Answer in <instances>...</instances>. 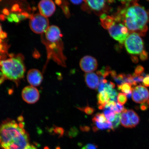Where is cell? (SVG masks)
I'll return each mask as SVG.
<instances>
[{"label": "cell", "mask_w": 149, "mask_h": 149, "mask_svg": "<svg viewBox=\"0 0 149 149\" xmlns=\"http://www.w3.org/2000/svg\"><path fill=\"white\" fill-rule=\"evenodd\" d=\"M7 37V34L6 33L3 32L2 31L0 33V39H4L6 38Z\"/></svg>", "instance_id": "39"}, {"label": "cell", "mask_w": 149, "mask_h": 149, "mask_svg": "<svg viewBox=\"0 0 149 149\" xmlns=\"http://www.w3.org/2000/svg\"><path fill=\"white\" fill-rule=\"evenodd\" d=\"M1 31H2L1 28V25H0V33H1Z\"/></svg>", "instance_id": "47"}, {"label": "cell", "mask_w": 149, "mask_h": 149, "mask_svg": "<svg viewBox=\"0 0 149 149\" xmlns=\"http://www.w3.org/2000/svg\"><path fill=\"white\" fill-rule=\"evenodd\" d=\"M70 1L74 4L79 5L81 4L83 1Z\"/></svg>", "instance_id": "40"}, {"label": "cell", "mask_w": 149, "mask_h": 149, "mask_svg": "<svg viewBox=\"0 0 149 149\" xmlns=\"http://www.w3.org/2000/svg\"><path fill=\"white\" fill-rule=\"evenodd\" d=\"M24 149H37L36 147L33 145H28Z\"/></svg>", "instance_id": "41"}, {"label": "cell", "mask_w": 149, "mask_h": 149, "mask_svg": "<svg viewBox=\"0 0 149 149\" xmlns=\"http://www.w3.org/2000/svg\"><path fill=\"white\" fill-rule=\"evenodd\" d=\"M27 79L28 82L31 86H38L42 82L43 76L40 71L33 69L29 70L28 72Z\"/></svg>", "instance_id": "12"}, {"label": "cell", "mask_w": 149, "mask_h": 149, "mask_svg": "<svg viewBox=\"0 0 149 149\" xmlns=\"http://www.w3.org/2000/svg\"><path fill=\"white\" fill-rule=\"evenodd\" d=\"M61 33H56L47 35L44 40V43L47 48L48 58H52L58 64L66 66V57L63 51L64 44L61 40Z\"/></svg>", "instance_id": "5"}, {"label": "cell", "mask_w": 149, "mask_h": 149, "mask_svg": "<svg viewBox=\"0 0 149 149\" xmlns=\"http://www.w3.org/2000/svg\"><path fill=\"white\" fill-rule=\"evenodd\" d=\"M109 95L110 99H111V100L115 102L117 101V96H118V93L115 89H113L111 91V92L109 94Z\"/></svg>", "instance_id": "27"}, {"label": "cell", "mask_w": 149, "mask_h": 149, "mask_svg": "<svg viewBox=\"0 0 149 149\" xmlns=\"http://www.w3.org/2000/svg\"><path fill=\"white\" fill-rule=\"evenodd\" d=\"M3 14H4L5 15H7L8 16L9 15V11L7 9H3Z\"/></svg>", "instance_id": "42"}, {"label": "cell", "mask_w": 149, "mask_h": 149, "mask_svg": "<svg viewBox=\"0 0 149 149\" xmlns=\"http://www.w3.org/2000/svg\"><path fill=\"white\" fill-rule=\"evenodd\" d=\"M80 128L82 131L84 132H88L90 130V127L86 126H81L80 127Z\"/></svg>", "instance_id": "37"}, {"label": "cell", "mask_w": 149, "mask_h": 149, "mask_svg": "<svg viewBox=\"0 0 149 149\" xmlns=\"http://www.w3.org/2000/svg\"><path fill=\"white\" fill-rule=\"evenodd\" d=\"M132 76L134 81L137 84L142 82L144 78L142 76L137 75L135 73L132 74Z\"/></svg>", "instance_id": "29"}, {"label": "cell", "mask_w": 149, "mask_h": 149, "mask_svg": "<svg viewBox=\"0 0 149 149\" xmlns=\"http://www.w3.org/2000/svg\"><path fill=\"white\" fill-rule=\"evenodd\" d=\"M55 3L57 5H60L61 4V1H56Z\"/></svg>", "instance_id": "44"}, {"label": "cell", "mask_w": 149, "mask_h": 149, "mask_svg": "<svg viewBox=\"0 0 149 149\" xmlns=\"http://www.w3.org/2000/svg\"><path fill=\"white\" fill-rule=\"evenodd\" d=\"M109 100V95L106 91L99 93L97 95L98 109L100 110L104 109L106 105L110 101Z\"/></svg>", "instance_id": "14"}, {"label": "cell", "mask_w": 149, "mask_h": 149, "mask_svg": "<svg viewBox=\"0 0 149 149\" xmlns=\"http://www.w3.org/2000/svg\"><path fill=\"white\" fill-rule=\"evenodd\" d=\"M45 149H49V148H48V147H46V148H45Z\"/></svg>", "instance_id": "48"}, {"label": "cell", "mask_w": 149, "mask_h": 149, "mask_svg": "<svg viewBox=\"0 0 149 149\" xmlns=\"http://www.w3.org/2000/svg\"><path fill=\"white\" fill-rule=\"evenodd\" d=\"M144 68L141 65H139L136 68L135 70V74L137 75L141 76L144 71Z\"/></svg>", "instance_id": "30"}, {"label": "cell", "mask_w": 149, "mask_h": 149, "mask_svg": "<svg viewBox=\"0 0 149 149\" xmlns=\"http://www.w3.org/2000/svg\"><path fill=\"white\" fill-rule=\"evenodd\" d=\"M81 149H97V146L94 144H88L85 145Z\"/></svg>", "instance_id": "31"}, {"label": "cell", "mask_w": 149, "mask_h": 149, "mask_svg": "<svg viewBox=\"0 0 149 149\" xmlns=\"http://www.w3.org/2000/svg\"><path fill=\"white\" fill-rule=\"evenodd\" d=\"M132 99L136 103L143 104L149 98V92L148 89L143 86H137L133 89Z\"/></svg>", "instance_id": "8"}, {"label": "cell", "mask_w": 149, "mask_h": 149, "mask_svg": "<svg viewBox=\"0 0 149 149\" xmlns=\"http://www.w3.org/2000/svg\"><path fill=\"white\" fill-rule=\"evenodd\" d=\"M130 120L133 127H135L139 124L140 118L139 115L132 109H129L127 111Z\"/></svg>", "instance_id": "18"}, {"label": "cell", "mask_w": 149, "mask_h": 149, "mask_svg": "<svg viewBox=\"0 0 149 149\" xmlns=\"http://www.w3.org/2000/svg\"><path fill=\"white\" fill-rule=\"evenodd\" d=\"M20 121L8 120L0 125V147L2 149H24L29 144V136Z\"/></svg>", "instance_id": "2"}, {"label": "cell", "mask_w": 149, "mask_h": 149, "mask_svg": "<svg viewBox=\"0 0 149 149\" xmlns=\"http://www.w3.org/2000/svg\"><path fill=\"white\" fill-rule=\"evenodd\" d=\"M100 19L102 26L108 30L110 36L120 44H123L129 32L120 19L116 15L112 17L103 14Z\"/></svg>", "instance_id": "4"}, {"label": "cell", "mask_w": 149, "mask_h": 149, "mask_svg": "<svg viewBox=\"0 0 149 149\" xmlns=\"http://www.w3.org/2000/svg\"><path fill=\"white\" fill-rule=\"evenodd\" d=\"M146 104L149 106V99L147 100Z\"/></svg>", "instance_id": "46"}, {"label": "cell", "mask_w": 149, "mask_h": 149, "mask_svg": "<svg viewBox=\"0 0 149 149\" xmlns=\"http://www.w3.org/2000/svg\"><path fill=\"white\" fill-rule=\"evenodd\" d=\"M143 84L145 86L149 87V74H147L144 78L143 81Z\"/></svg>", "instance_id": "33"}, {"label": "cell", "mask_w": 149, "mask_h": 149, "mask_svg": "<svg viewBox=\"0 0 149 149\" xmlns=\"http://www.w3.org/2000/svg\"><path fill=\"white\" fill-rule=\"evenodd\" d=\"M127 97L125 94L124 93H119L117 96V101L118 103L123 105L127 102Z\"/></svg>", "instance_id": "24"}, {"label": "cell", "mask_w": 149, "mask_h": 149, "mask_svg": "<svg viewBox=\"0 0 149 149\" xmlns=\"http://www.w3.org/2000/svg\"><path fill=\"white\" fill-rule=\"evenodd\" d=\"M132 93H130L129 94H128L127 95H126L127 96V97L128 98L130 99V98L132 97Z\"/></svg>", "instance_id": "45"}, {"label": "cell", "mask_w": 149, "mask_h": 149, "mask_svg": "<svg viewBox=\"0 0 149 149\" xmlns=\"http://www.w3.org/2000/svg\"><path fill=\"white\" fill-rule=\"evenodd\" d=\"M80 66L82 70L86 73L95 71L98 67V62L96 58L92 56H84L80 61Z\"/></svg>", "instance_id": "10"}, {"label": "cell", "mask_w": 149, "mask_h": 149, "mask_svg": "<svg viewBox=\"0 0 149 149\" xmlns=\"http://www.w3.org/2000/svg\"><path fill=\"white\" fill-rule=\"evenodd\" d=\"M149 107V106L146 103H143L140 106L141 109L142 111H146Z\"/></svg>", "instance_id": "36"}, {"label": "cell", "mask_w": 149, "mask_h": 149, "mask_svg": "<svg viewBox=\"0 0 149 149\" xmlns=\"http://www.w3.org/2000/svg\"><path fill=\"white\" fill-rule=\"evenodd\" d=\"M55 131L56 134H57L59 136L61 137L64 135V130L63 128L61 127H56Z\"/></svg>", "instance_id": "32"}, {"label": "cell", "mask_w": 149, "mask_h": 149, "mask_svg": "<svg viewBox=\"0 0 149 149\" xmlns=\"http://www.w3.org/2000/svg\"><path fill=\"white\" fill-rule=\"evenodd\" d=\"M5 18V16L3 15H0V19L1 20H4Z\"/></svg>", "instance_id": "43"}, {"label": "cell", "mask_w": 149, "mask_h": 149, "mask_svg": "<svg viewBox=\"0 0 149 149\" xmlns=\"http://www.w3.org/2000/svg\"><path fill=\"white\" fill-rule=\"evenodd\" d=\"M89 7L93 10L96 11L102 10L105 7L106 1H84Z\"/></svg>", "instance_id": "15"}, {"label": "cell", "mask_w": 149, "mask_h": 149, "mask_svg": "<svg viewBox=\"0 0 149 149\" xmlns=\"http://www.w3.org/2000/svg\"><path fill=\"white\" fill-rule=\"evenodd\" d=\"M124 43L127 51L131 54H140L144 51L142 39L137 33H130Z\"/></svg>", "instance_id": "6"}, {"label": "cell", "mask_w": 149, "mask_h": 149, "mask_svg": "<svg viewBox=\"0 0 149 149\" xmlns=\"http://www.w3.org/2000/svg\"><path fill=\"white\" fill-rule=\"evenodd\" d=\"M95 126L93 127V131L96 132L98 130H113L112 124L109 121H107L104 123H100L97 122H94Z\"/></svg>", "instance_id": "17"}, {"label": "cell", "mask_w": 149, "mask_h": 149, "mask_svg": "<svg viewBox=\"0 0 149 149\" xmlns=\"http://www.w3.org/2000/svg\"><path fill=\"white\" fill-rule=\"evenodd\" d=\"M0 70L7 79L14 81L22 79L25 72L23 56L19 54L5 60L0 59Z\"/></svg>", "instance_id": "3"}, {"label": "cell", "mask_w": 149, "mask_h": 149, "mask_svg": "<svg viewBox=\"0 0 149 149\" xmlns=\"http://www.w3.org/2000/svg\"><path fill=\"white\" fill-rule=\"evenodd\" d=\"M132 86L130 84L125 83L120 85H118V88L119 91L127 95L132 93L133 88H132Z\"/></svg>", "instance_id": "20"}, {"label": "cell", "mask_w": 149, "mask_h": 149, "mask_svg": "<svg viewBox=\"0 0 149 149\" xmlns=\"http://www.w3.org/2000/svg\"><path fill=\"white\" fill-rule=\"evenodd\" d=\"M38 7L40 14L47 18L54 13L56 6L54 3L51 0H43L39 3Z\"/></svg>", "instance_id": "11"}, {"label": "cell", "mask_w": 149, "mask_h": 149, "mask_svg": "<svg viewBox=\"0 0 149 149\" xmlns=\"http://www.w3.org/2000/svg\"><path fill=\"white\" fill-rule=\"evenodd\" d=\"M123 112L121 115L120 122L122 125L124 127L127 128H133L130 123L129 117L128 116L127 111Z\"/></svg>", "instance_id": "19"}, {"label": "cell", "mask_w": 149, "mask_h": 149, "mask_svg": "<svg viewBox=\"0 0 149 149\" xmlns=\"http://www.w3.org/2000/svg\"><path fill=\"white\" fill-rule=\"evenodd\" d=\"M111 77L116 82L118 85H120L126 83L127 80V74H117L115 71H111L110 72Z\"/></svg>", "instance_id": "16"}, {"label": "cell", "mask_w": 149, "mask_h": 149, "mask_svg": "<svg viewBox=\"0 0 149 149\" xmlns=\"http://www.w3.org/2000/svg\"><path fill=\"white\" fill-rule=\"evenodd\" d=\"M85 79L89 88L94 90L98 88L100 83V77L97 74L94 72L86 73L85 74Z\"/></svg>", "instance_id": "13"}, {"label": "cell", "mask_w": 149, "mask_h": 149, "mask_svg": "<svg viewBox=\"0 0 149 149\" xmlns=\"http://www.w3.org/2000/svg\"><path fill=\"white\" fill-rule=\"evenodd\" d=\"M19 6L17 4H15L12 7V10L13 12H16L18 10H19Z\"/></svg>", "instance_id": "38"}, {"label": "cell", "mask_w": 149, "mask_h": 149, "mask_svg": "<svg viewBox=\"0 0 149 149\" xmlns=\"http://www.w3.org/2000/svg\"><path fill=\"white\" fill-rule=\"evenodd\" d=\"M115 85L112 82H107V83L105 84V88H104V91L107 92L108 94H109L111 92L113 88H115Z\"/></svg>", "instance_id": "26"}, {"label": "cell", "mask_w": 149, "mask_h": 149, "mask_svg": "<svg viewBox=\"0 0 149 149\" xmlns=\"http://www.w3.org/2000/svg\"><path fill=\"white\" fill-rule=\"evenodd\" d=\"M29 25L31 30L37 34L45 33L49 26L48 18L40 14L33 16L30 20Z\"/></svg>", "instance_id": "7"}, {"label": "cell", "mask_w": 149, "mask_h": 149, "mask_svg": "<svg viewBox=\"0 0 149 149\" xmlns=\"http://www.w3.org/2000/svg\"><path fill=\"white\" fill-rule=\"evenodd\" d=\"M9 15L10 16L11 18H12L13 22H15L16 23H18V22H19V19L17 15L14 14H11Z\"/></svg>", "instance_id": "35"}, {"label": "cell", "mask_w": 149, "mask_h": 149, "mask_svg": "<svg viewBox=\"0 0 149 149\" xmlns=\"http://www.w3.org/2000/svg\"><path fill=\"white\" fill-rule=\"evenodd\" d=\"M121 115L120 113H117L115 114L114 120L112 123L113 130L118 128L120 125L121 120Z\"/></svg>", "instance_id": "23"}, {"label": "cell", "mask_w": 149, "mask_h": 149, "mask_svg": "<svg viewBox=\"0 0 149 149\" xmlns=\"http://www.w3.org/2000/svg\"><path fill=\"white\" fill-rule=\"evenodd\" d=\"M140 57L141 60L145 61L146 60L148 57V54L146 51H144L140 54Z\"/></svg>", "instance_id": "34"}, {"label": "cell", "mask_w": 149, "mask_h": 149, "mask_svg": "<svg viewBox=\"0 0 149 149\" xmlns=\"http://www.w3.org/2000/svg\"><path fill=\"white\" fill-rule=\"evenodd\" d=\"M23 100L28 104L35 103L40 98V93L38 89L35 87L29 86L24 88L22 92Z\"/></svg>", "instance_id": "9"}, {"label": "cell", "mask_w": 149, "mask_h": 149, "mask_svg": "<svg viewBox=\"0 0 149 149\" xmlns=\"http://www.w3.org/2000/svg\"><path fill=\"white\" fill-rule=\"evenodd\" d=\"M104 112L107 120L110 122H113L114 120L116 113L110 110L106 109H104Z\"/></svg>", "instance_id": "22"}, {"label": "cell", "mask_w": 149, "mask_h": 149, "mask_svg": "<svg viewBox=\"0 0 149 149\" xmlns=\"http://www.w3.org/2000/svg\"><path fill=\"white\" fill-rule=\"evenodd\" d=\"M92 120L93 123L97 122L100 123H104L107 120L105 115L102 113H98L93 117Z\"/></svg>", "instance_id": "21"}, {"label": "cell", "mask_w": 149, "mask_h": 149, "mask_svg": "<svg viewBox=\"0 0 149 149\" xmlns=\"http://www.w3.org/2000/svg\"><path fill=\"white\" fill-rule=\"evenodd\" d=\"M78 109L88 115H92L95 111L94 108L89 107V106L83 108L78 107Z\"/></svg>", "instance_id": "25"}, {"label": "cell", "mask_w": 149, "mask_h": 149, "mask_svg": "<svg viewBox=\"0 0 149 149\" xmlns=\"http://www.w3.org/2000/svg\"><path fill=\"white\" fill-rule=\"evenodd\" d=\"M124 7L117 14L121 21L127 28L129 33L144 36L148 30V14L138 1H124Z\"/></svg>", "instance_id": "1"}, {"label": "cell", "mask_w": 149, "mask_h": 149, "mask_svg": "<svg viewBox=\"0 0 149 149\" xmlns=\"http://www.w3.org/2000/svg\"><path fill=\"white\" fill-rule=\"evenodd\" d=\"M79 130L75 127H73L70 128L68 132V135L70 138H73L76 136L79 133Z\"/></svg>", "instance_id": "28"}]
</instances>
